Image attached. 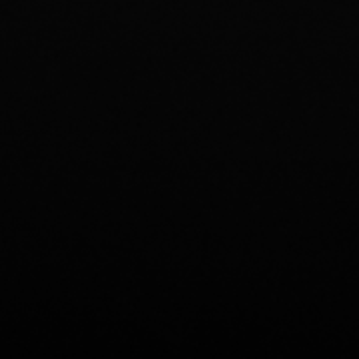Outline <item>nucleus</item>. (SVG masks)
Instances as JSON below:
<instances>
[]
</instances>
